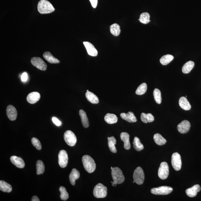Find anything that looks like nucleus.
Instances as JSON below:
<instances>
[{"instance_id":"1","label":"nucleus","mask_w":201,"mask_h":201,"mask_svg":"<svg viewBox=\"0 0 201 201\" xmlns=\"http://www.w3.org/2000/svg\"><path fill=\"white\" fill-rule=\"evenodd\" d=\"M38 10L41 14H47L55 11L53 6L47 0H41L38 4Z\"/></svg>"},{"instance_id":"2","label":"nucleus","mask_w":201,"mask_h":201,"mask_svg":"<svg viewBox=\"0 0 201 201\" xmlns=\"http://www.w3.org/2000/svg\"><path fill=\"white\" fill-rule=\"evenodd\" d=\"M82 161L84 169L88 173H92L95 170L96 167L95 162L90 156L85 155L83 156Z\"/></svg>"},{"instance_id":"3","label":"nucleus","mask_w":201,"mask_h":201,"mask_svg":"<svg viewBox=\"0 0 201 201\" xmlns=\"http://www.w3.org/2000/svg\"><path fill=\"white\" fill-rule=\"evenodd\" d=\"M93 194L94 197L97 198H105L107 194V187L104 186L102 184H98L94 187Z\"/></svg>"},{"instance_id":"4","label":"nucleus","mask_w":201,"mask_h":201,"mask_svg":"<svg viewBox=\"0 0 201 201\" xmlns=\"http://www.w3.org/2000/svg\"><path fill=\"white\" fill-rule=\"evenodd\" d=\"M111 170L113 181L118 184L122 183L125 181V178L121 169L118 167H115Z\"/></svg>"},{"instance_id":"5","label":"nucleus","mask_w":201,"mask_h":201,"mask_svg":"<svg viewBox=\"0 0 201 201\" xmlns=\"http://www.w3.org/2000/svg\"><path fill=\"white\" fill-rule=\"evenodd\" d=\"M135 183L138 185H142L144 182L145 174L142 168L139 167L135 169L133 175Z\"/></svg>"},{"instance_id":"6","label":"nucleus","mask_w":201,"mask_h":201,"mask_svg":"<svg viewBox=\"0 0 201 201\" xmlns=\"http://www.w3.org/2000/svg\"><path fill=\"white\" fill-rule=\"evenodd\" d=\"M169 174V168L167 162H162L158 169V175L160 179H167Z\"/></svg>"},{"instance_id":"7","label":"nucleus","mask_w":201,"mask_h":201,"mask_svg":"<svg viewBox=\"0 0 201 201\" xmlns=\"http://www.w3.org/2000/svg\"><path fill=\"white\" fill-rule=\"evenodd\" d=\"M64 138L66 143L70 146H74L77 142L76 136L72 131L67 130L64 135Z\"/></svg>"},{"instance_id":"8","label":"nucleus","mask_w":201,"mask_h":201,"mask_svg":"<svg viewBox=\"0 0 201 201\" xmlns=\"http://www.w3.org/2000/svg\"><path fill=\"white\" fill-rule=\"evenodd\" d=\"M173 191L172 187L164 186L153 188L151 190V193L155 195H165L170 194Z\"/></svg>"},{"instance_id":"9","label":"nucleus","mask_w":201,"mask_h":201,"mask_svg":"<svg viewBox=\"0 0 201 201\" xmlns=\"http://www.w3.org/2000/svg\"><path fill=\"white\" fill-rule=\"evenodd\" d=\"M172 165L176 171H179L181 169L182 162L180 154L175 152L173 154L171 158Z\"/></svg>"},{"instance_id":"10","label":"nucleus","mask_w":201,"mask_h":201,"mask_svg":"<svg viewBox=\"0 0 201 201\" xmlns=\"http://www.w3.org/2000/svg\"><path fill=\"white\" fill-rule=\"evenodd\" d=\"M32 64L42 71H46L47 68V65L39 57H32L31 60Z\"/></svg>"},{"instance_id":"11","label":"nucleus","mask_w":201,"mask_h":201,"mask_svg":"<svg viewBox=\"0 0 201 201\" xmlns=\"http://www.w3.org/2000/svg\"><path fill=\"white\" fill-rule=\"evenodd\" d=\"M68 156L66 151L61 150L59 152L58 155V162L60 167L64 168L68 164Z\"/></svg>"},{"instance_id":"12","label":"nucleus","mask_w":201,"mask_h":201,"mask_svg":"<svg viewBox=\"0 0 201 201\" xmlns=\"http://www.w3.org/2000/svg\"><path fill=\"white\" fill-rule=\"evenodd\" d=\"M191 127L190 123L188 120H184L181 122L177 125L178 130L182 134L188 133Z\"/></svg>"},{"instance_id":"13","label":"nucleus","mask_w":201,"mask_h":201,"mask_svg":"<svg viewBox=\"0 0 201 201\" xmlns=\"http://www.w3.org/2000/svg\"><path fill=\"white\" fill-rule=\"evenodd\" d=\"M7 117L11 121H14L17 117V111L15 108L12 105L7 106Z\"/></svg>"},{"instance_id":"14","label":"nucleus","mask_w":201,"mask_h":201,"mask_svg":"<svg viewBox=\"0 0 201 201\" xmlns=\"http://www.w3.org/2000/svg\"><path fill=\"white\" fill-rule=\"evenodd\" d=\"M89 55L96 57L98 55V52L96 48L90 42H83Z\"/></svg>"},{"instance_id":"15","label":"nucleus","mask_w":201,"mask_h":201,"mask_svg":"<svg viewBox=\"0 0 201 201\" xmlns=\"http://www.w3.org/2000/svg\"><path fill=\"white\" fill-rule=\"evenodd\" d=\"M201 190V187L199 184L194 185L191 188L187 189L185 191L187 195L190 198H193L197 196L198 193Z\"/></svg>"},{"instance_id":"16","label":"nucleus","mask_w":201,"mask_h":201,"mask_svg":"<svg viewBox=\"0 0 201 201\" xmlns=\"http://www.w3.org/2000/svg\"><path fill=\"white\" fill-rule=\"evenodd\" d=\"M10 160L12 163L17 167L22 169L25 167L24 161L21 157L16 156H12L11 157Z\"/></svg>"},{"instance_id":"17","label":"nucleus","mask_w":201,"mask_h":201,"mask_svg":"<svg viewBox=\"0 0 201 201\" xmlns=\"http://www.w3.org/2000/svg\"><path fill=\"white\" fill-rule=\"evenodd\" d=\"M121 118L129 123H135L137 121V118L132 112L129 111L127 113H122L120 114Z\"/></svg>"},{"instance_id":"18","label":"nucleus","mask_w":201,"mask_h":201,"mask_svg":"<svg viewBox=\"0 0 201 201\" xmlns=\"http://www.w3.org/2000/svg\"><path fill=\"white\" fill-rule=\"evenodd\" d=\"M40 96L39 93L36 92H32L28 95L27 97V100L29 103L34 104L39 100Z\"/></svg>"},{"instance_id":"19","label":"nucleus","mask_w":201,"mask_h":201,"mask_svg":"<svg viewBox=\"0 0 201 201\" xmlns=\"http://www.w3.org/2000/svg\"><path fill=\"white\" fill-rule=\"evenodd\" d=\"M129 138H130V136L128 133L122 132L121 133V140L124 142V147L126 150H129L131 148Z\"/></svg>"},{"instance_id":"20","label":"nucleus","mask_w":201,"mask_h":201,"mask_svg":"<svg viewBox=\"0 0 201 201\" xmlns=\"http://www.w3.org/2000/svg\"><path fill=\"white\" fill-rule=\"evenodd\" d=\"M179 104L181 109L185 110H189L191 109V105L190 102L186 97L183 96L180 98L179 100Z\"/></svg>"},{"instance_id":"21","label":"nucleus","mask_w":201,"mask_h":201,"mask_svg":"<svg viewBox=\"0 0 201 201\" xmlns=\"http://www.w3.org/2000/svg\"><path fill=\"white\" fill-rule=\"evenodd\" d=\"M80 173L78 170L73 169L71 171L69 175V180L71 184L74 185L75 184V181L78 179L80 177Z\"/></svg>"},{"instance_id":"22","label":"nucleus","mask_w":201,"mask_h":201,"mask_svg":"<svg viewBox=\"0 0 201 201\" xmlns=\"http://www.w3.org/2000/svg\"><path fill=\"white\" fill-rule=\"evenodd\" d=\"M79 114H80L83 126L85 128H88L89 127L90 123L86 112L82 110H80L79 111Z\"/></svg>"},{"instance_id":"23","label":"nucleus","mask_w":201,"mask_h":201,"mask_svg":"<svg viewBox=\"0 0 201 201\" xmlns=\"http://www.w3.org/2000/svg\"><path fill=\"white\" fill-rule=\"evenodd\" d=\"M86 99L89 101L93 104H97L99 103V100L95 94L92 92H86Z\"/></svg>"},{"instance_id":"24","label":"nucleus","mask_w":201,"mask_h":201,"mask_svg":"<svg viewBox=\"0 0 201 201\" xmlns=\"http://www.w3.org/2000/svg\"><path fill=\"white\" fill-rule=\"evenodd\" d=\"M43 56L46 61L50 63H59L60 62L58 59L54 57L52 54L49 51L45 52L43 54Z\"/></svg>"},{"instance_id":"25","label":"nucleus","mask_w":201,"mask_h":201,"mask_svg":"<svg viewBox=\"0 0 201 201\" xmlns=\"http://www.w3.org/2000/svg\"><path fill=\"white\" fill-rule=\"evenodd\" d=\"M104 120L109 124H113L117 122L118 118L115 114L107 113L104 117Z\"/></svg>"},{"instance_id":"26","label":"nucleus","mask_w":201,"mask_h":201,"mask_svg":"<svg viewBox=\"0 0 201 201\" xmlns=\"http://www.w3.org/2000/svg\"><path fill=\"white\" fill-rule=\"evenodd\" d=\"M108 145L109 149L113 153H116L117 150L116 148L115 145L116 144V140L114 136L108 137Z\"/></svg>"},{"instance_id":"27","label":"nucleus","mask_w":201,"mask_h":201,"mask_svg":"<svg viewBox=\"0 0 201 201\" xmlns=\"http://www.w3.org/2000/svg\"><path fill=\"white\" fill-rule=\"evenodd\" d=\"M140 118L143 122L145 123L152 122L154 120V116L151 113H142L141 115Z\"/></svg>"},{"instance_id":"28","label":"nucleus","mask_w":201,"mask_h":201,"mask_svg":"<svg viewBox=\"0 0 201 201\" xmlns=\"http://www.w3.org/2000/svg\"><path fill=\"white\" fill-rule=\"evenodd\" d=\"M12 187L5 181H0V190L4 192L10 193L12 191Z\"/></svg>"},{"instance_id":"29","label":"nucleus","mask_w":201,"mask_h":201,"mask_svg":"<svg viewBox=\"0 0 201 201\" xmlns=\"http://www.w3.org/2000/svg\"><path fill=\"white\" fill-rule=\"evenodd\" d=\"M194 66V63L192 61H190L187 62L184 65L183 67L182 70L183 72L187 74L190 72L191 70H192L193 67Z\"/></svg>"},{"instance_id":"30","label":"nucleus","mask_w":201,"mask_h":201,"mask_svg":"<svg viewBox=\"0 0 201 201\" xmlns=\"http://www.w3.org/2000/svg\"><path fill=\"white\" fill-rule=\"evenodd\" d=\"M154 139L156 144L159 146L163 145L167 142V140L159 133H156L154 135Z\"/></svg>"},{"instance_id":"31","label":"nucleus","mask_w":201,"mask_h":201,"mask_svg":"<svg viewBox=\"0 0 201 201\" xmlns=\"http://www.w3.org/2000/svg\"><path fill=\"white\" fill-rule=\"evenodd\" d=\"M110 31L111 34L113 36L116 37L118 36L121 32L120 26L116 23L112 24L110 27Z\"/></svg>"},{"instance_id":"32","label":"nucleus","mask_w":201,"mask_h":201,"mask_svg":"<svg viewBox=\"0 0 201 201\" xmlns=\"http://www.w3.org/2000/svg\"><path fill=\"white\" fill-rule=\"evenodd\" d=\"M174 57L173 55H167L163 56L160 59V63L163 65H166L173 60Z\"/></svg>"},{"instance_id":"33","label":"nucleus","mask_w":201,"mask_h":201,"mask_svg":"<svg viewBox=\"0 0 201 201\" xmlns=\"http://www.w3.org/2000/svg\"><path fill=\"white\" fill-rule=\"evenodd\" d=\"M133 146L135 150L140 151L144 149V146L140 142V141L138 137H135L134 139V141L133 142Z\"/></svg>"},{"instance_id":"34","label":"nucleus","mask_w":201,"mask_h":201,"mask_svg":"<svg viewBox=\"0 0 201 201\" xmlns=\"http://www.w3.org/2000/svg\"><path fill=\"white\" fill-rule=\"evenodd\" d=\"M37 174H42L45 171V166L43 162L41 160H38L36 163Z\"/></svg>"},{"instance_id":"35","label":"nucleus","mask_w":201,"mask_h":201,"mask_svg":"<svg viewBox=\"0 0 201 201\" xmlns=\"http://www.w3.org/2000/svg\"><path fill=\"white\" fill-rule=\"evenodd\" d=\"M150 16L147 12L143 13L140 15L139 21L144 24H147L150 22Z\"/></svg>"},{"instance_id":"36","label":"nucleus","mask_w":201,"mask_h":201,"mask_svg":"<svg viewBox=\"0 0 201 201\" xmlns=\"http://www.w3.org/2000/svg\"><path fill=\"white\" fill-rule=\"evenodd\" d=\"M147 90V86L145 83H143L138 86L136 91V94L138 95H142L145 93Z\"/></svg>"},{"instance_id":"37","label":"nucleus","mask_w":201,"mask_h":201,"mask_svg":"<svg viewBox=\"0 0 201 201\" xmlns=\"http://www.w3.org/2000/svg\"><path fill=\"white\" fill-rule=\"evenodd\" d=\"M153 95L154 100H155L156 103L158 104H161L162 97L161 92L158 89H155L154 91Z\"/></svg>"},{"instance_id":"38","label":"nucleus","mask_w":201,"mask_h":201,"mask_svg":"<svg viewBox=\"0 0 201 201\" xmlns=\"http://www.w3.org/2000/svg\"><path fill=\"white\" fill-rule=\"evenodd\" d=\"M59 191L61 192L60 198L62 200L66 201L69 198L68 193L65 187L61 186L59 188Z\"/></svg>"},{"instance_id":"39","label":"nucleus","mask_w":201,"mask_h":201,"mask_svg":"<svg viewBox=\"0 0 201 201\" xmlns=\"http://www.w3.org/2000/svg\"><path fill=\"white\" fill-rule=\"evenodd\" d=\"M32 144L38 150H40L42 149V145L39 140L36 138H33L32 139Z\"/></svg>"},{"instance_id":"40","label":"nucleus","mask_w":201,"mask_h":201,"mask_svg":"<svg viewBox=\"0 0 201 201\" xmlns=\"http://www.w3.org/2000/svg\"><path fill=\"white\" fill-rule=\"evenodd\" d=\"M52 121L55 124L57 125V126H60L61 124V122L57 119V118L53 117L52 119Z\"/></svg>"},{"instance_id":"41","label":"nucleus","mask_w":201,"mask_h":201,"mask_svg":"<svg viewBox=\"0 0 201 201\" xmlns=\"http://www.w3.org/2000/svg\"><path fill=\"white\" fill-rule=\"evenodd\" d=\"M28 79V75L26 72H24L23 73L21 76V80L23 82H25Z\"/></svg>"},{"instance_id":"42","label":"nucleus","mask_w":201,"mask_h":201,"mask_svg":"<svg viewBox=\"0 0 201 201\" xmlns=\"http://www.w3.org/2000/svg\"><path fill=\"white\" fill-rule=\"evenodd\" d=\"M91 4L94 8H96L98 4V0H90Z\"/></svg>"},{"instance_id":"43","label":"nucleus","mask_w":201,"mask_h":201,"mask_svg":"<svg viewBox=\"0 0 201 201\" xmlns=\"http://www.w3.org/2000/svg\"><path fill=\"white\" fill-rule=\"evenodd\" d=\"M32 201H40V200L37 196H34L32 197Z\"/></svg>"},{"instance_id":"44","label":"nucleus","mask_w":201,"mask_h":201,"mask_svg":"<svg viewBox=\"0 0 201 201\" xmlns=\"http://www.w3.org/2000/svg\"><path fill=\"white\" fill-rule=\"evenodd\" d=\"M112 186L113 187H116L117 186V184L115 182V181H111Z\"/></svg>"},{"instance_id":"45","label":"nucleus","mask_w":201,"mask_h":201,"mask_svg":"<svg viewBox=\"0 0 201 201\" xmlns=\"http://www.w3.org/2000/svg\"><path fill=\"white\" fill-rule=\"evenodd\" d=\"M113 169V167H111V169Z\"/></svg>"},{"instance_id":"46","label":"nucleus","mask_w":201,"mask_h":201,"mask_svg":"<svg viewBox=\"0 0 201 201\" xmlns=\"http://www.w3.org/2000/svg\"><path fill=\"white\" fill-rule=\"evenodd\" d=\"M88 91H89V90H87V92H88Z\"/></svg>"}]
</instances>
